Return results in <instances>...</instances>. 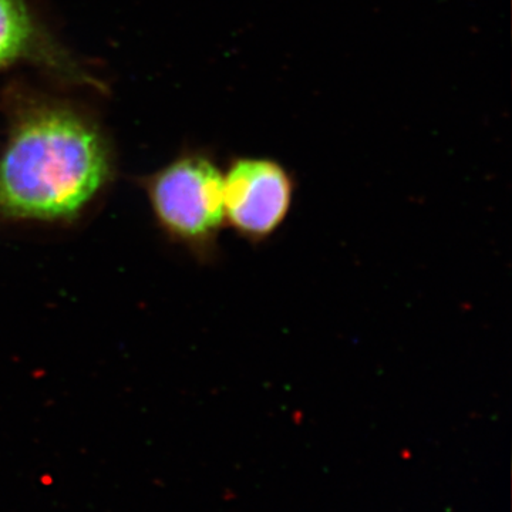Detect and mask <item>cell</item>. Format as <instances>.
<instances>
[{"label": "cell", "mask_w": 512, "mask_h": 512, "mask_svg": "<svg viewBox=\"0 0 512 512\" xmlns=\"http://www.w3.org/2000/svg\"><path fill=\"white\" fill-rule=\"evenodd\" d=\"M109 148L73 111L23 116L0 154V221L70 224L109 183Z\"/></svg>", "instance_id": "obj_1"}, {"label": "cell", "mask_w": 512, "mask_h": 512, "mask_svg": "<svg viewBox=\"0 0 512 512\" xmlns=\"http://www.w3.org/2000/svg\"><path fill=\"white\" fill-rule=\"evenodd\" d=\"M148 198L168 238L201 259L217 249L225 227L224 175L207 158L184 157L154 175Z\"/></svg>", "instance_id": "obj_2"}, {"label": "cell", "mask_w": 512, "mask_h": 512, "mask_svg": "<svg viewBox=\"0 0 512 512\" xmlns=\"http://www.w3.org/2000/svg\"><path fill=\"white\" fill-rule=\"evenodd\" d=\"M295 185L281 164L242 158L224 175L225 225L238 237L262 244L274 237L292 210Z\"/></svg>", "instance_id": "obj_3"}, {"label": "cell", "mask_w": 512, "mask_h": 512, "mask_svg": "<svg viewBox=\"0 0 512 512\" xmlns=\"http://www.w3.org/2000/svg\"><path fill=\"white\" fill-rule=\"evenodd\" d=\"M39 33L22 0H0V69L33 55Z\"/></svg>", "instance_id": "obj_4"}]
</instances>
